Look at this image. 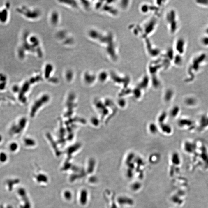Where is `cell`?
Here are the masks:
<instances>
[{
    "label": "cell",
    "instance_id": "obj_1",
    "mask_svg": "<svg viewBox=\"0 0 208 208\" xmlns=\"http://www.w3.org/2000/svg\"><path fill=\"white\" fill-rule=\"evenodd\" d=\"M208 60V56L205 52H200L195 55L190 60L186 70V80H193L205 66Z\"/></svg>",
    "mask_w": 208,
    "mask_h": 208
},
{
    "label": "cell",
    "instance_id": "obj_2",
    "mask_svg": "<svg viewBox=\"0 0 208 208\" xmlns=\"http://www.w3.org/2000/svg\"><path fill=\"white\" fill-rule=\"evenodd\" d=\"M167 21L170 32L172 34L177 33L180 27V23L177 13L174 9H172L167 14Z\"/></svg>",
    "mask_w": 208,
    "mask_h": 208
},
{
    "label": "cell",
    "instance_id": "obj_3",
    "mask_svg": "<svg viewBox=\"0 0 208 208\" xmlns=\"http://www.w3.org/2000/svg\"><path fill=\"white\" fill-rule=\"evenodd\" d=\"M187 43L184 38L180 37L175 42L174 50L177 54L183 56L186 52Z\"/></svg>",
    "mask_w": 208,
    "mask_h": 208
},
{
    "label": "cell",
    "instance_id": "obj_4",
    "mask_svg": "<svg viewBox=\"0 0 208 208\" xmlns=\"http://www.w3.org/2000/svg\"><path fill=\"white\" fill-rule=\"evenodd\" d=\"M18 193L21 197L22 204L20 206L21 208H31V204L27 196V192L25 189L21 188L18 191Z\"/></svg>",
    "mask_w": 208,
    "mask_h": 208
},
{
    "label": "cell",
    "instance_id": "obj_5",
    "mask_svg": "<svg viewBox=\"0 0 208 208\" xmlns=\"http://www.w3.org/2000/svg\"><path fill=\"white\" fill-rule=\"evenodd\" d=\"M34 177L36 181L39 184H46L49 182L48 177L43 173H38Z\"/></svg>",
    "mask_w": 208,
    "mask_h": 208
},
{
    "label": "cell",
    "instance_id": "obj_6",
    "mask_svg": "<svg viewBox=\"0 0 208 208\" xmlns=\"http://www.w3.org/2000/svg\"><path fill=\"white\" fill-rule=\"evenodd\" d=\"M79 201L82 206H85L87 204L88 200V191L85 188H82L80 191Z\"/></svg>",
    "mask_w": 208,
    "mask_h": 208
},
{
    "label": "cell",
    "instance_id": "obj_7",
    "mask_svg": "<svg viewBox=\"0 0 208 208\" xmlns=\"http://www.w3.org/2000/svg\"><path fill=\"white\" fill-rule=\"evenodd\" d=\"M173 62L175 66H181L184 63L183 56L177 54L174 56Z\"/></svg>",
    "mask_w": 208,
    "mask_h": 208
},
{
    "label": "cell",
    "instance_id": "obj_8",
    "mask_svg": "<svg viewBox=\"0 0 208 208\" xmlns=\"http://www.w3.org/2000/svg\"><path fill=\"white\" fill-rule=\"evenodd\" d=\"M196 5L203 8H208V0H197L195 1Z\"/></svg>",
    "mask_w": 208,
    "mask_h": 208
},
{
    "label": "cell",
    "instance_id": "obj_9",
    "mask_svg": "<svg viewBox=\"0 0 208 208\" xmlns=\"http://www.w3.org/2000/svg\"><path fill=\"white\" fill-rule=\"evenodd\" d=\"M63 197L66 200L70 201L72 199L73 195L71 191L69 190H66L63 193Z\"/></svg>",
    "mask_w": 208,
    "mask_h": 208
},
{
    "label": "cell",
    "instance_id": "obj_10",
    "mask_svg": "<svg viewBox=\"0 0 208 208\" xmlns=\"http://www.w3.org/2000/svg\"><path fill=\"white\" fill-rule=\"evenodd\" d=\"M201 45L204 47L208 48V36L204 35L200 39Z\"/></svg>",
    "mask_w": 208,
    "mask_h": 208
},
{
    "label": "cell",
    "instance_id": "obj_11",
    "mask_svg": "<svg viewBox=\"0 0 208 208\" xmlns=\"http://www.w3.org/2000/svg\"><path fill=\"white\" fill-rule=\"evenodd\" d=\"M8 156L5 153L1 152L0 153V161L2 163L6 162L8 160Z\"/></svg>",
    "mask_w": 208,
    "mask_h": 208
},
{
    "label": "cell",
    "instance_id": "obj_12",
    "mask_svg": "<svg viewBox=\"0 0 208 208\" xmlns=\"http://www.w3.org/2000/svg\"><path fill=\"white\" fill-rule=\"evenodd\" d=\"M17 148L18 144L14 142L10 143L9 145V149L12 152L15 151L17 150Z\"/></svg>",
    "mask_w": 208,
    "mask_h": 208
},
{
    "label": "cell",
    "instance_id": "obj_13",
    "mask_svg": "<svg viewBox=\"0 0 208 208\" xmlns=\"http://www.w3.org/2000/svg\"><path fill=\"white\" fill-rule=\"evenodd\" d=\"M204 35L208 36V26L205 27L204 31Z\"/></svg>",
    "mask_w": 208,
    "mask_h": 208
},
{
    "label": "cell",
    "instance_id": "obj_14",
    "mask_svg": "<svg viewBox=\"0 0 208 208\" xmlns=\"http://www.w3.org/2000/svg\"><path fill=\"white\" fill-rule=\"evenodd\" d=\"M2 136L0 135V142H1V141H2Z\"/></svg>",
    "mask_w": 208,
    "mask_h": 208
}]
</instances>
